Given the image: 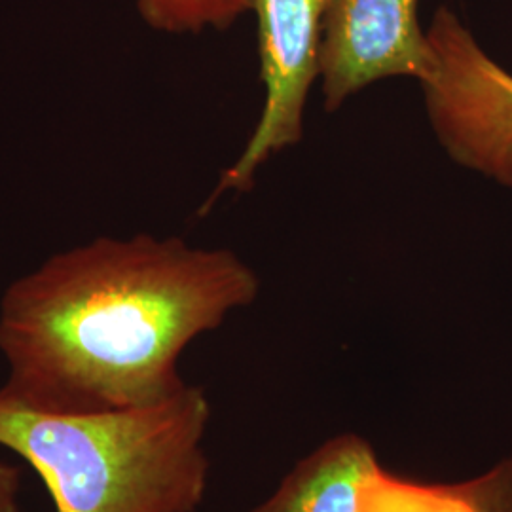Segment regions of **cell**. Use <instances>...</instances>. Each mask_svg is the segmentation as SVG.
<instances>
[{
	"label": "cell",
	"instance_id": "4",
	"mask_svg": "<svg viewBox=\"0 0 512 512\" xmlns=\"http://www.w3.org/2000/svg\"><path fill=\"white\" fill-rule=\"evenodd\" d=\"M330 6L332 0H255L264 107L243 152L222 173L205 209L224 192L249 190L262 165L302 141Z\"/></svg>",
	"mask_w": 512,
	"mask_h": 512
},
{
	"label": "cell",
	"instance_id": "1",
	"mask_svg": "<svg viewBox=\"0 0 512 512\" xmlns=\"http://www.w3.org/2000/svg\"><path fill=\"white\" fill-rule=\"evenodd\" d=\"M260 293L228 249L97 238L55 253L0 298L2 389L40 410L139 408L177 395L179 359Z\"/></svg>",
	"mask_w": 512,
	"mask_h": 512
},
{
	"label": "cell",
	"instance_id": "6",
	"mask_svg": "<svg viewBox=\"0 0 512 512\" xmlns=\"http://www.w3.org/2000/svg\"><path fill=\"white\" fill-rule=\"evenodd\" d=\"M382 463L370 440L334 435L294 463L277 490L247 512H357Z\"/></svg>",
	"mask_w": 512,
	"mask_h": 512
},
{
	"label": "cell",
	"instance_id": "8",
	"mask_svg": "<svg viewBox=\"0 0 512 512\" xmlns=\"http://www.w3.org/2000/svg\"><path fill=\"white\" fill-rule=\"evenodd\" d=\"M148 27L169 35L226 31L253 12L255 0H135Z\"/></svg>",
	"mask_w": 512,
	"mask_h": 512
},
{
	"label": "cell",
	"instance_id": "7",
	"mask_svg": "<svg viewBox=\"0 0 512 512\" xmlns=\"http://www.w3.org/2000/svg\"><path fill=\"white\" fill-rule=\"evenodd\" d=\"M357 512H512V458L461 482H420L391 475L372 476Z\"/></svg>",
	"mask_w": 512,
	"mask_h": 512
},
{
	"label": "cell",
	"instance_id": "5",
	"mask_svg": "<svg viewBox=\"0 0 512 512\" xmlns=\"http://www.w3.org/2000/svg\"><path fill=\"white\" fill-rule=\"evenodd\" d=\"M420 0H332L325 21L319 80L325 109L385 78L423 82L433 67Z\"/></svg>",
	"mask_w": 512,
	"mask_h": 512
},
{
	"label": "cell",
	"instance_id": "2",
	"mask_svg": "<svg viewBox=\"0 0 512 512\" xmlns=\"http://www.w3.org/2000/svg\"><path fill=\"white\" fill-rule=\"evenodd\" d=\"M211 403L184 385L139 408L52 412L0 387V446L25 459L55 512H196L209 480Z\"/></svg>",
	"mask_w": 512,
	"mask_h": 512
},
{
	"label": "cell",
	"instance_id": "3",
	"mask_svg": "<svg viewBox=\"0 0 512 512\" xmlns=\"http://www.w3.org/2000/svg\"><path fill=\"white\" fill-rule=\"evenodd\" d=\"M433 67L420 82L440 148L459 167L512 188V73L499 65L454 10L427 27Z\"/></svg>",
	"mask_w": 512,
	"mask_h": 512
},
{
	"label": "cell",
	"instance_id": "9",
	"mask_svg": "<svg viewBox=\"0 0 512 512\" xmlns=\"http://www.w3.org/2000/svg\"><path fill=\"white\" fill-rule=\"evenodd\" d=\"M21 473L18 467L0 459V512H19Z\"/></svg>",
	"mask_w": 512,
	"mask_h": 512
}]
</instances>
